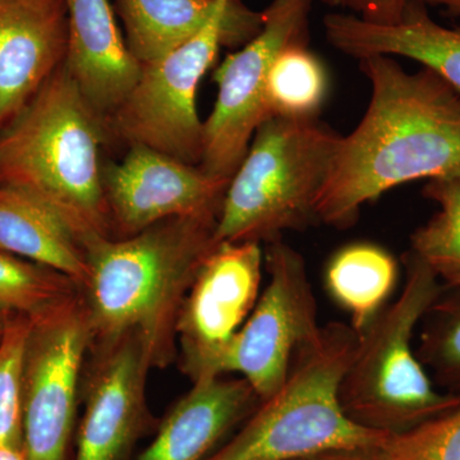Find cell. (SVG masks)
<instances>
[{
  "label": "cell",
  "instance_id": "obj_8",
  "mask_svg": "<svg viewBox=\"0 0 460 460\" xmlns=\"http://www.w3.org/2000/svg\"><path fill=\"white\" fill-rule=\"evenodd\" d=\"M314 0H272L262 11V27L241 49L215 69V107L204 122L199 168L211 177L230 180L243 162L253 136L270 118L266 86L278 56L310 40Z\"/></svg>",
  "mask_w": 460,
  "mask_h": 460
},
{
  "label": "cell",
  "instance_id": "obj_9",
  "mask_svg": "<svg viewBox=\"0 0 460 460\" xmlns=\"http://www.w3.org/2000/svg\"><path fill=\"white\" fill-rule=\"evenodd\" d=\"M91 334L83 296L31 319L22 374L29 460H66Z\"/></svg>",
  "mask_w": 460,
  "mask_h": 460
},
{
  "label": "cell",
  "instance_id": "obj_27",
  "mask_svg": "<svg viewBox=\"0 0 460 460\" xmlns=\"http://www.w3.org/2000/svg\"><path fill=\"white\" fill-rule=\"evenodd\" d=\"M330 7L349 9L353 16L374 25H395L411 0H321Z\"/></svg>",
  "mask_w": 460,
  "mask_h": 460
},
{
  "label": "cell",
  "instance_id": "obj_13",
  "mask_svg": "<svg viewBox=\"0 0 460 460\" xmlns=\"http://www.w3.org/2000/svg\"><path fill=\"white\" fill-rule=\"evenodd\" d=\"M230 180L199 165L131 145L118 164L102 166V187L113 238H126L172 217H219Z\"/></svg>",
  "mask_w": 460,
  "mask_h": 460
},
{
  "label": "cell",
  "instance_id": "obj_19",
  "mask_svg": "<svg viewBox=\"0 0 460 460\" xmlns=\"http://www.w3.org/2000/svg\"><path fill=\"white\" fill-rule=\"evenodd\" d=\"M398 278V261L389 251L370 242H356L330 257L325 287L335 304L349 314V325L359 337L386 307Z\"/></svg>",
  "mask_w": 460,
  "mask_h": 460
},
{
  "label": "cell",
  "instance_id": "obj_18",
  "mask_svg": "<svg viewBox=\"0 0 460 460\" xmlns=\"http://www.w3.org/2000/svg\"><path fill=\"white\" fill-rule=\"evenodd\" d=\"M0 251L47 266L84 290L89 263L81 238L51 208L20 190L0 186Z\"/></svg>",
  "mask_w": 460,
  "mask_h": 460
},
{
  "label": "cell",
  "instance_id": "obj_30",
  "mask_svg": "<svg viewBox=\"0 0 460 460\" xmlns=\"http://www.w3.org/2000/svg\"><path fill=\"white\" fill-rule=\"evenodd\" d=\"M426 5L443 7L452 16H460V0H422Z\"/></svg>",
  "mask_w": 460,
  "mask_h": 460
},
{
  "label": "cell",
  "instance_id": "obj_29",
  "mask_svg": "<svg viewBox=\"0 0 460 460\" xmlns=\"http://www.w3.org/2000/svg\"><path fill=\"white\" fill-rule=\"evenodd\" d=\"M0 460H29L23 445L0 444Z\"/></svg>",
  "mask_w": 460,
  "mask_h": 460
},
{
  "label": "cell",
  "instance_id": "obj_7",
  "mask_svg": "<svg viewBox=\"0 0 460 460\" xmlns=\"http://www.w3.org/2000/svg\"><path fill=\"white\" fill-rule=\"evenodd\" d=\"M262 27V12L224 0L190 40L141 69L137 83L109 118L111 136L199 165L204 122L196 107L199 84L220 48H242Z\"/></svg>",
  "mask_w": 460,
  "mask_h": 460
},
{
  "label": "cell",
  "instance_id": "obj_5",
  "mask_svg": "<svg viewBox=\"0 0 460 460\" xmlns=\"http://www.w3.org/2000/svg\"><path fill=\"white\" fill-rule=\"evenodd\" d=\"M402 265L401 295L359 335L339 393L353 422L387 435L410 431L460 405V394L436 385L413 345L414 332L445 287L411 250Z\"/></svg>",
  "mask_w": 460,
  "mask_h": 460
},
{
  "label": "cell",
  "instance_id": "obj_3",
  "mask_svg": "<svg viewBox=\"0 0 460 460\" xmlns=\"http://www.w3.org/2000/svg\"><path fill=\"white\" fill-rule=\"evenodd\" d=\"M111 136L63 63L0 133V186L48 206L84 246L93 237L113 238L100 160Z\"/></svg>",
  "mask_w": 460,
  "mask_h": 460
},
{
  "label": "cell",
  "instance_id": "obj_17",
  "mask_svg": "<svg viewBox=\"0 0 460 460\" xmlns=\"http://www.w3.org/2000/svg\"><path fill=\"white\" fill-rule=\"evenodd\" d=\"M326 40L347 56L410 58L450 84L460 95V27L450 29L429 16L422 0H411L395 25H374L348 13L323 18Z\"/></svg>",
  "mask_w": 460,
  "mask_h": 460
},
{
  "label": "cell",
  "instance_id": "obj_23",
  "mask_svg": "<svg viewBox=\"0 0 460 460\" xmlns=\"http://www.w3.org/2000/svg\"><path fill=\"white\" fill-rule=\"evenodd\" d=\"M81 296L66 275L0 251V310L35 319Z\"/></svg>",
  "mask_w": 460,
  "mask_h": 460
},
{
  "label": "cell",
  "instance_id": "obj_4",
  "mask_svg": "<svg viewBox=\"0 0 460 460\" xmlns=\"http://www.w3.org/2000/svg\"><path fill=\"white\" fill-rule=\"evenodd\" d=\"M344 323H330L298 348L279 389L206 460H296L341 447H376L392 435L362 428L341 404V381L358 345Z\"/></svg>",
  "mask_w": 460,
  "mask_h": 460
},
{
  "label": "cell",
  "instance_id": "obj_12",
  "mask_svg": "<svg viewBox=\"0 0 460 460\" xmlns=\"http://www.w3.org/2000/svg\"><path fill=\"white\" fill-rule=\"evenodd\" d=\"M87 356L75 460H131L138 440L159 426L146 402L147 375L154 368L146 345L137 332H129L90 347Z\"/></svg>",
  "mask_w": 460,
  "mask_h": 460
},
{
  "label": "cell",
  "instance_id": "obj_22",
  "mask_svg": "<svg viewBox=\"0 0 460 460\" xmlns=\"http://www.w3.org/2000/svg\"><path fill=\"white\" fill-rule=\"evenodd\" d=\"M328 84L325 66L308 49V44L288 47L278 56L269 75V115L289 119L317 118L328 93Z\"/></svg>",
  "mask_w": 460,
  "mask_h": 460
},
{
  "label": "cell",
  "instance_id": "obj_2",
  "mask_svg": "<svg viewBox=\"0 0 460 460\" xmlns=\"http://www.w3.org/2000/svg\"><path fill=\"white\" fill-rule=\"evenodd\" d=\"M217 219L172 217L126 238L84 241L89 279L83 290L91 344L137 332L154 368L178 354L177 323L199 266L219 242Z\"/></svg>",
  "mask_w": 460,
  "mask_h": 460
},
{
  "label": "cell",
  "instance_id": "obj_28",
  "mask_svg": "<svg viewBox=\"0 0 460 460\" xmlns=\"http://www.w3.org/2000/svg\"><path fill=\"white\" fill-rule=\"evenodd\" d=\"M384 444V443H383ZM381 445V444H380ZM341 447L296 460H381L378 447Z\"/></svg>",
  "mask_w": 460,
  "mask_h": 460
},
{
  "label": "cell",
  "instance_id": "obj_21",
  "mask_svg": "<svg viewBox=\"0 0 460 460\" xmlns=\"http://www.w3.org/2000/svg\"><path fill=\"white\" fill-rule=\"evenodd\" d=\"M422 195L438 211L414 230L410 250L445 288H460V175L429 181Z\"/></svg>",
  "mask_w": 460,
  "mask_h": 460
},
{
  "label": "cell",
  "instance_id": "obj_10",
  "mask_svg": "<svg viewBox=\"0 0 460 460\" xmlns=\"http://www.w3.org/2000/svg\"><path fill=\"white\" fill-rule=\"evenodd\" d=\"M265 265L268 286L213 368V376L243 377L261 402L279 389L298 348L321 328L301 253L279 238L268 243Z\"/></svg>",
  "mask_w": 460,
  "mask_h": 460
},
{
  "label": "cell",
  "instance_id": "obj_1",
  "mask_svg": "<svg viewBox=\"0 0 460 460\" xmlns=\"http://www.w3.org/2000/svg\"><path fill=\"white\" fill-rule=\"evenodd\" d=\"M370 105L341 136L319 199V223L348 228L366 202L417 180L460 175V95L431 69L405 71L394 57L358 59Z\"/></svg>",
  "mask_w": 460,
  "mask_h": 460
},
{
  "label": "cell",
  "instance_id": "obj_16",
  "mask_svg": "<svg viewBox=\"0 0 460 460\" xmlns=\"http://www.w3.org/2000/svg\"><path fill=\"white\" fill-rule=\"evenodd\" d=\"M260 402L243 377L195 381L159 422L155 438L135 460H206Z\"/></svg>",
  "mask_w": 460,
  "mask_h": 460
},
{
  "label": "cell",
  "instance_id": "obj_31",
  "mask_svg": "<svg viewBox=\"0 0 460 460\" xmlns=\"http://www.w3.org/2000/svg\"><path fill=\"white\" fill-rule=\"evenodd\" d=\"M12 314H13L5 313V311L0 310V341H2L5 328H7L9 317H11Z\"/></svg>",
  "mask_w": 460,
  "mask_h": 460
},
{
  "label": "cell",
  "instance_id": "obj_24",
  "mask_svg": "<svg viewBox=\"0 0 460 460\" xmlns=\"http://www.w3.org/2000/svg\"><path fill=\"white\" fill-rule=\"evenodd\" d=\"M417 357L438 387L460 394V288H444L420 323Z\"/></svg>",
  "mask_w": 460,
  "mask_h": 460
},
{
  "label": "cell",
  "instance_id": "obj_15",
  "mask_svg": "<svg viewBox=\"0 0 460 460\" xmlns=\"http://www.w3.org/2000/svg\"><path fill=\"white\" fill-rule=\"evenodd\" d=\"M68 17L65 66L91 107L109 123L142 66L122 38L109 0H63Z\"/></svg>",
  "mask_w": 460,
  "mask_h": 460
},
{
  "label": "cell",
  "instance_id": "obj_20",
  "mask_svg": "<svg viewBox=\"0 0 460 460\" xmlns=\"http://www.w3.org/2000/svg\"><path fill=\"white\" fill-rule=\"evenodd\" d=\"M224 0H117L129 51L141 66L171 53L213 18Z\"/></svg>",
  "mask_w": 460,
  "mask_h": 460
},
{
  "label": "cell",
  "instance_id": "obj_25",
  "mask_svg": "<svg viewBox=\"0 0 460 460\" xmlns=\"http://www.w3.org/2000/svg\"><path fill=\"white\" fill-rule=\"evenodd\" d=\"M31 319L12 314L0 341V444L23 445L22 374Z\"/></svg>",
  "mask_w": 460,
  "mask_h": 460
},
{
  "label": "cell",
  "instance_id": "obj_6",
  "mask_svg": "<svg viewBox=\"0 0 460 460\" xmlns=\"http://www.w3.org/2000/svg\"><path fill=\"white\" fill-rule=\"evenodd\" d=\"M341 136L317 118L271 117L257 128L230 178L217 242L266 244L319 223L316 202Z\"/></svg>",
  "mask_w": 460,
  "mask_h": 460
},
{
  "label": "cell",
  "instance_id": "obj_11",
  "mask_svg": "<svg viewBox=\"0 0 460 460\" xmlns=\"http://www.w3.org/2000/svg\"><path fill=\"white\" fill-rule=\"evenodd\" d=\"M263 261L256 242H219L199 266L177 323L181 368L192 383L215 377V362L259 301Z\"/></svg>",
  "mask_w": 460,
  "mask_h": 460
},
{
  "label": "cell",
  "instance_id": "obj_14",
  "mask_svg": "<svg viewBox=\"0 0 460 460\" xmlns=\"http://www.w3.org/2000/svg\"><path fill=\"white\" fill-rule=\"evenodd\" d=\"M66 48L63 0H0V133L62 66Z\"/></svg>",
  "mask_w": 460,
  "mask_h": 460
},
{
  "label": "cell",
  "instance_id": "obj_26",
  "mask_svg": "<svg viewBox=\"0 0 460 460\" xmlns=\"http://www.w3.org/2000/svg\"><path fill=\"white\" fill-rule=\"evenodd\" d=\"M381 460H460V405L392 435L378 447Z\"/></svg>",
  "mask_w": 460,
  "mask_h": 460
}]
</instances>
